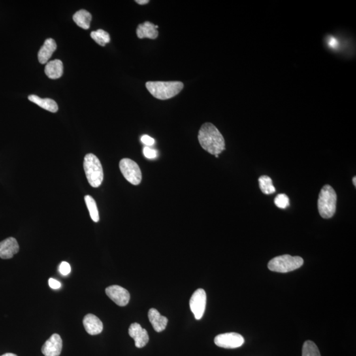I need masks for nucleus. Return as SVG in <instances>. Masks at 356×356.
Listing matches in <instances>:
<instances>
[{"instance_id":"nucleus-1","label":"nucleus","mask_w":356,"mask_h":356,"mask_svg":"<svg viewBox=\"0 0 356 356\" xmlns=\"http://www.w3.org/2000/svg\"><path fill=\"white\" fill-rule=\"evenodd\" d=\"M202 148L213 155H219L225 150V140L215 125L205 123L202 125L198 135Z\"/></svg>"},{"instance_id":"nucleus-2","label":"nucleus","mask_w":356,"mask_h":356,"mask_svg":"<svg viewBox=\"0 0 356 356\" xmlns=\"http://www.w3.org/2000/svg\"><path fill=\"white\" fill-rule=\"evenodd\" d=\"M146 87L149 93L160 100H167L178 95L183 88L180 82H149Z\"/></svg>"},{"instance_id":"nucleus-3","label":"nucleus","mask_w":356,"mask_h":356,"mask_svg":"<svg viewBox=\"0 0 356 356\" xmlns=\"http://www.w3.org/2000/svg\"><path fill=\"white\" fill-rule=\"evenodd\" d=\"M337 195L334 189L329 185H325L320 191L318 199V210L323 219H330L335 214Z\"/></svg>"},{"instance_id":"nucleus-4","label":"nucleus","mask_w":356,"mask_h":356,"mask_svg":"<svg viewBox=\"0 0 356 356\" xmlns=\"http://www.w3.org/2000/svg\"><path fill=\"white\" fill-rule=\"evenodd\" d=\"M83 167L89 184L95 188L101 186L104 180V172L98 157L91 153L87 154L85 157Z\"/></svg>"},{"instance_id":"nucleus-5","label":"nucleus","mask_w":356,"mask_h":356,"mask_svg":"<svg viewBox=\"0 0 356 356\" xmlns=\"http://www.w3.org/2000/svg\"><path fill=\"white\" fill-rule=\"evenodd\" d=\"M304 265V259L302 257L290 255L278 256L270 260L268 268L271 271L287 273L301 267Z\"/></svg>"},{"instance_id":"nucleus-6","label":"nucleus","mask_w":356,"mask_h":356,"mask_svg":"<svg viewBox=\"0 0 356 356\" xmlns=\"http://www.w3.org/2000/svg\"><path fill=\"white\" fill-rule=\"evenodd\" d=\"M119 169L124 178L131 184L137 185L141 182V170L135 162L129 159L121 160Z\"/></svg>"},{"instance_id":"nucleus-7","label":"nucleus","mask_w":356,"mask_h":356,"mask_svg":"<svg viewBox=\"0 0 356 356\" xmlns=\"http://www.w3.org/2000/svg\"><path fill=\"white\" fill-rule=\"evenodd\" d=\"M244 342V337L236 332L219 334L215 338V344L223 348H237L242 346Z\"/></svg>"},{"instance_id":"nucleus-8","label":"nucleus","mask_w":356,"mask_h":356,"mask_svg":"<svg viewBox=\"0 0 356 356\" xmlns=\"http://www.w3.org/2000/svg\"><path fill=\"white\" fill-rule=\"evenodd\" d=\"M206 295L203 289H197L192 295L189 306L192 313L197 320H200L203 316L205 310Z\"/></svg>"},{"instance_id":"nucleus-9","label":"nucleus","mask_w":356,"mask_h":356,"mask_svg":"<svg viewBox=\"0 0 356 356\" xmlns=\"http://www.w3.org/2000/svg\"><path fill=\"white\" fill-rule=\"evenodd\" d=\"M106 295L119 306H127L130 300V294L126 289L118 285L106 288Z\"/></svg>"},{"instance_id":"nucleus-10","label":"nucleus","mask_w":356,"mask_h":356,"mask_svg":"<svg viewBox=\"0 0 356 356\" xmlns=\"http://www.w3.org/2000/svg\"><path fill=\"white\" fill-rule=\"evenodd\" d=\"M63 342L61 336L52 334L42 347V352L45 356H59L62 350Z\"/></svg>"},{"instance_id":"nucleus-11","label":"nucleus","mask_w":356,"mask_h":356,"mask_svg":"<svg viewBox=\"0 0 356 356\" xmlns=\"http://www.w3.org/2000/svg\"><path fill=\"white\" fill-rule=\"evenodd\" d=\"M129 334L135 340V346L138 348L146 346L149 342L148 332L137 323H134L130 325Z\"/></svg>"},{"instance_id":"nucleus-12","label":"nucleus","mask_w":356,"mask_h":356,"mask_svg":"<svg viewBox=\"0 0 356 356\" xmlns=\"http://www.w3.org/2000/svg\"><path fill=\"white\" fill-rule=\"evenodd\" d=\"M19 246L16 238L10 237L0 242V258L12 259L19 252Z\"/></svg>"},{"instance_id":"nucleus-13","label":"nucleus","mask_w":356,"mask_h":356,"mask_svg":"<svg viewBox=\"0 0 356 356\" xmlns=\"http://www.w3.org/2000/svg\"><path fill=\"white\" fill-rule=\"evenodd\" d=\"M83 325L87 333L97 335L103 330V324L99 318L93 314H87L83 319Z\"/></svg>"},{"instance_id":"nucleus-14","label":"nucleus","mask_w":356,"mask_h":356,"mask_svg":"<svg viewBox=\"0 0 356 356\" xmlns=\"http://www.w3.org/2000/svg\"><path fill=\"white\" fill-rule=\"evenodd\" d=\"M57 45L55 40L52 38H48L44 42V45L40 49L38 53V61L41 64L48 63L49 59L52 57L53 53L56 50Z\"/></svg>"},{"instance_id":"nucleus-15","label":"nucleus","mask_w":356,"mask_h":356,"mask_svg":"<svg viewBox=\"0 0 356 356\" xmlns=\"http://www.w3.org/2000/svg\"><path fill=\"white\" fill-rule=\"evenodd\" d=\"M148 316L149 321L155 331L160 332L165 330L168 320L166 317L160 314L159 311L156 309H151L149 311Z\"/></svg>"},{"instance_id":"nucleus-16","label":"nucleus","mask_w":356,"mask_h":356,"mask_svg":"<svg viewBox=\"0 0 356 356\" xmlns=\"http://www.w3.org/2000/svg\"><path fill=\"white\" fill-rule=\"evenodd\" d=\"M159 26L155 25L153 23L146 21L142 24L138 25L137 29V35L138 38H148L151 39H156L159 36L157 29Z\"/></svg>"},{"instance_id":"nucleus-17","label":"nucleus","mask_w":356,"mask_h":356,"mask_svg":"<svg viewBox=\"0 0 356 356\" xmlns=\"http://www.w3.org/2000/svg\"><path fill=\"white\" fill-rule=\"evenodd\" d=\"M44 72L47 76L52 80H57L62 76L63 73V65L62 61L59 59H55L46 63Z\"/></svg>"},{"instance_id":"nucleus-18","label":"nucleus","mask_w":356,"mask_h":356,"mask_svg":"<svg viewBox=\"0 0 356 356\" xmlns=\"http://www.w3.org/2000/svg\"><path fill=\"white\" fill-rule=\"evenodd\" d=\"M30 101L33 102V103L37 104L40 107L43 109L48 110L49 112L55 113L58 110V106L56 102L54 100L50 99H41L37 95H30L29 98Z\"/></svg>"},{"instance_id":"nucleus-19","label":"nucleus","mask_w":356,"mask_h":356,"mask_svg":"<svg viewBox=\"0 0 356 356\" xmlns=\"http://www.w3.org/2000/svg\"><path fill=\"white\" fill-rule=\"evenodd\" d=\"M74 22L79 27L83 29H89L90 28L92 16L90 13L85 10L78 11L73 17Z\"/></svg>"},{"instance_id":"nucleus-20","label":"nucleus","mask_w":356,"mask_h":356,"mask_svg":"<svg viewBox=\"0 0 356 356\" xmlns=\"http://www.w3.org/2000/svg\"><path fill=\"white\" fill-rule=\"evenodd\" d=\"M85 201L87 208H88L89 213H90L91 219L95 223H98L99 221L100 217L99 210H98L95 200L91 195H86L85 197Z\"/></svg>"},{"instance_id":"nucleus-21","label":"nucleus","mask_w":356,"mask_h":356,"mask_svg":"<svg viewBox=\"0 0 356 356\" xmlns=\"http://www.w3.org/2000/svg\"><path fill=\"white\" fill-rule=\"evenodd\" d=\"M260 189L263 193L266 195H269L275 193L276 189L272 184V181L270 177L267 176H262L259 178Z\"/></svg>"},{"instance_id":"nucleus-22","label":"nucleus","mask_w":356,"mask_h":356,"mask_svg":"<svg viewBox=\"0 0 356 356\" xmlns=\"http://www.w3.org/2000/svg\"><path fill=\"white\" fill-rule=\"evenodd\" d=\"M91 37L98 44L102 46H106V44L109 43L110 41L109 34L102 29L92 32Z\"/></svg>"},{"instance_id":"nucleus-23","label":"nucleus","mask_w":356,"mask_h":356,"mask_svg":"<svg viewBox=\"0 0 356 356\" xmlns=\"http://www.w3.org/2000/svg\"><path fill=\"white\" fill-rule=\"evenodd\" d=\"M302 356H321V353L317 345L312 341L308 340L303 346Z\"/></svg>"},{"instance_id":"nucleus-24","label":"nucleus","mask_w":356,"mask_h":356,"mask_svg":"<svg viewBox=\"0 0 356 356\" xmlns=\"http://www.w3.org/2000/svg\"><path fill=\"white\" fill-rule=\"evenodd\" d=\"M275 205L278 208L285 209L290 205V200L289 197L285 194H278L274 199Z\"/></svg>"},{"instance_id":"nucleus-25","label":"nucleus","mask_w":356,"mask_h":356,"mask_svg":"<svg viewBox=\"0 0 356 356\" xmlns=\"http://www.w3.org/2000/svg\"><path fill=\"white\" fill-rule=\"evenodd\" d=\"M72 268L71 266L67 262L63 261L61 263L60 265L59 266V272L63 276H66L71 272Z\"/></svg>"},{"instance_id":"nucleus-26","label":"nucleus","mask_w":356,"mask_h":356,"mask_svg":"<svg viewBox=\"0 0 356 356\" xmlns=\"http://www.w3.org/2000/svg\"><path fill=\"white\" fill-rule=\"evenodd\" d=\"M144 154L145 157L149 159H155L157 156V151L154 150V149L150 148L149 147H144Z\"/></svg>"},{"instance_id":"nucleus-27","label":"nucleus","mask_w":356,"mask_h":356,"mask_svg":"<svg viewBox=\"0 0 356 356\" xmlns=\"http://www.w3.org/2000/svg\"><path fill=\"white\" fill-rule=\"evenodd\" d=\"M140 140H141L143 144L147 146H152L155 143L154 138L147 135H143L141 138H140Z\"/></svg>"},{"instance_id":"nucleus-28","label":"nucleus","mask_w":356,"mask_h":356,"mask_svg":"<svg viewBox=\"0 0 356 356\" xmlns=\"http://www.w3.org/2000/svg\"><path fill=\"white\" fill-rule=\"evenodd\" d=\"M49 286L51 289L57 290L61 287V283L58 280L54 278H50L48 280Z\"/></svg>"},{"instance_id":"nucleus-29","label":"nucleus","mask_w":356,"mask_h":356,"mask_svg":"<svg viewBox=\"0 0 356 356\" xmlns=\"http://www.w3.org/2000/svg\"><path fill=\"white\" fill-rule=\"evenodd\" d=\"M137 4H140V5H145V4H148L149 1V0H137L136 1Z\"/></svg>"},{"instance_id":"nucleus-30","label":"nucleus","mask_w":356,"mask_h":356,"mask_svg":"<svg viewBox=\"0 0 356 356\" xmlns=\"http://www.w3.org/2000/svg\"><path fill=\"white\" fill-rule=\"evenodd\" d=\"M1 356H18V355L14 354V353H5V354L2 355Z\"/></svg>"},{"instance_id":"nucleus-31","label":"nucleus","mask_w":356,"mask_h":356,"mask_svg":"<svg viewBox=\"0 0 356 356\" xmlns=\"http://www.w3.org/2000/svg\"><path fill=\"white\" fill-rule=\"evenodd\" d=\"M352 180H353V185H354V186L355 187L356 186V177L355 176L353 177Z\"/></svg>"}]
</instances>
